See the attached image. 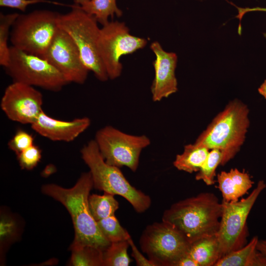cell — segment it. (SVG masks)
I'll use <instances>...</instances> for the list:
<instances>
[{
    "instance_id": "6da1fadb",
    "label": "cell",
    "mask_w": 266,
    "mask_h": 266,
    "mask_svg": "<svg viewBox=\"0 0 266 266\" xmlns=\"http://www.w3.org/2000/svg\"><path fill=\"white\" fill-rule=\"evenodd\" d=\"M93 183L90 171L83 173L69 189L54 184L42 186V192L62 203L71 215L75 235L72 245H89L102 250L110 242L100 232L90 210L88 199Z\"/></svg>"
},
{
    "instance_id": "7a4b0ae2",
    "label": "cell",
    "mask_w": 266,
    "mask_h": 266,
    "mask_svg": "<svg viewBox=\"0 0 266 266\" xmlns=\"http://www.w3.org/2000/svg\"><path fill=\"white\" fill-rule=\"evenodd\" d=\"M222 212V202L217 196L203 192L172 204L163 213L162 221L172 226L191 243L216 234Z\"/></svg>"
},
{
    "instance_id": "3957f363",
    "label": "cell",
    "mask_w": 266,
    "mask_h": 266,
    "mask_svg": "<svg viewBox=\"0 0 266 266\" xmlns=\"http://www.w3.org/2000/svg\"><path fill=\"white\" fill-rule=\"evenodd\" d=\"M249 109L238 100L229 102L197 138L195 143L209 150H219L221 166L232 159L243 144L249 126Z\"/></svg>"
},
{
    "instance_id": "277c9868",
    "label": "cell",
    "mask_w": 266,
    "mask_h": 266,
    "mask_svg": "<svg viewBox=\"0 0 266 266\" xmlns=\"http://www.w3.org/2000/svg\"><path fill=\"white\" fill-rule=\"evenodd\" d=\"M81 158L90 169L93 187L125 199L135 211L141 213L151 204L150 197L132 185L120 168L107 164L94 139L81 148Z\"/></svg>"
},
{
    "instance_id": "5b68a950",
    "label": "cell",
    "mask_w": 266,
    "mask_h": 266,
    "mask_svg": "<svg viewBox=\"0 0 266 266\" xmlns=\"http://www.w3.org/2000/svg\"><path fill=\"white\" fill-rule=\"evenodd\" d=\"M70 7L71 9L69 12L59 14V27L72 38L88 69L93 72L99 80L105 82L109 78L98 50L100 31L98 22L94 17L74 4Z\"/></svg>"
},
{
    "instance_id": "8992f818",
    "label": "cell",
    "mask_w": 266,
    "mask_h": 266,
    "mask_svg": "<svg viewBox=\"0 0 266 266\" xmlns=\"http://www.w3.org/2000/svg\"><path fill=\"white\" fill-rule=\"evenodd\" d=\"M59 14L45 9L19 14L10 31L12 46L42 57L59 29Z\"/></svg>"
},
{
    "instance_id": "52a82bcc",
    "label": "cell",
    "mask_w": 266,
    "mask_h": 266,
    "mask_svg": "<svg viewBox=\"0 0 266 266\" xmlns=\"http://www.w3.org/2000/svg\"><path fill=\"white\" fill-rule=\"evenodd\" d=\"M266 188L265 181L260 180L247 197L234 202L222 200V215L216 234L221 258L247 243V218L258 197Z\"/></svg>"
},
{
    "instance_id": "ba28073f",
    "label": "cell",
    "mask_w": 266,
    "mask_h": 266,
    "mask_svg": "<svg viewBox=\"0 0 266 266\" xmlns=\"http://www.w3.org/2000/svg\"><path fill=\"white\" fill-rule=\"evenodd\" d=\"M13 82L59 92L69 84L63 74L44 58L12 46L8 62L4 67Z\"/></svg>"
},
{
    "instance_id": "9c48e42d",
    "label": "cell",
    "mask_w": 266,
    "mask_h": 266,
    "mask_svg": "<svg viewBox=\"0 0 266 266\" xmlns=\"http://www.w3.org/2000/svg\"><path fill=\"white\" fill-rule=\"evenodd\" d=\"M139 245L156 266H176L187 254L190 243L172 226L162 221L147 226L140 236Z\"/></svg>"
},
{
    "instance_id": "30bf717a",
    "label": "cell",
    "mask_w": 266,
    "mask_h": 266,
    "mask_svg": "<svg viewBox=\"0 0 266 266\" xmlns=\"http://www.w3.org/2000/svg\"><path fill=\"white\" fill-rule=\"evenodd\" d=\"M94 140L107 164L126 166L133 172L138 168L142 151L151 143L145 135L127 133L109 125L99 130Z\"/></svg>"
},
{
    "instance_id": "8fae6325",
    "label": "cell",
    "mask_w": 266,
    "mask_h": 266,
    "mask_svg": "<svg viewBox=\"0 0 266 266\" xmlns=\"http://www.w3.org/2000/svg\"><path fill=\"white\" fill-rule=\"evenodd\" d=\"M147 43L145 38L132 35L124 22L111 21L102 26L98 47L109 79H115L121 74V56L144 48Z\"/></svg>"
},
{
    "instance_id": "7c38bea8",
    "label": "cell",
    "mask_w": 266,
    "mask_h": 266,
    "mask_svg": "<svg viewBox=\"0 0 266 266\" xmlns=\"http://www.w3.org/2000/svg\"><path fill=\"white\" fill-rule=\"evenodd\" d=\"M41 57L59 71L69 83L85 82L89 70L72 38L60 28Z\"/></svg>"
},
{
    "instance_id": "4fadbf2b",
    "label": "cell",
    "mask_w": 266,
    "mask_h": 266,
    "mask_svg": "<svg viewBox=\"0 0 266 266\" xmlns=\"http://www.w3.org/2000/svg\"><path fill=\"white\" fill-rule=\"evenodd\" d=\"M43 96L33 86L13 82L5 89L0 107L10 120L23 124L34 122L42 110Z\"/></svg>"
},
{
    "instance_id": "5bb4252c",
    "label": "cell",
    "mask_w": 266,
    "mask_h": 266,
    "mask_svg": "<svg viewBox=\"0 0 266 266\" xmlns=\"http://www.w3.org/2000/svg\"><path fill=\"white\" fill-rule=\"evenodd\" d=\"M150 48L156 57L153 63L155 76L151 93L153 100L158 102L168 98L178 90L175 73L177 56L175 53L164 50L158 41L152 42Z\"/></svg>"
},
{
    "instance_id": "9a60e30c",
    "label": "cell",
    "mask_w": 266,
    "mask_h": 266,
    "mask_svg": "<svg viewBox=\"0 0 266 266\" xmlns=\"http://www.w3.org/2000/svg\"><path fill=\"white\" fill-rule=\"evenodd\" d=\"M90 125L87 117L63 121L52 118L42 111L31 126L34 131L50 140L68 142L75 140Z\"/></svg>"
},
{
    "instance_id": "2e32d148",
    "label": "cell",
    "mask_w": 266,
    "mask_h": 266,
    "mask_svg": "<svg viewBox=\"0 0 266 266\" xmlns=\"http://www.w3.org/2000/svg\"><path fill=\"white\" fill-rule=\"evenodd\" d=\"M218 186L223 200L227 202L238 201L252 187L254 182L249 174L244 170L232 168L228 171H222L217 175Z\"/></svg>"
},
{
    "instance_id": "e0dca14e",
    "label": "cell",
    "mask_w": 266,
    "mask_h": 266,
    "mask_svg": "<svg viewBox=\"0 0 266 266\" xmlns=\"http://www.w3.org/2000/svg\"><path fill=\"white\" fill-rule=\"evenodd\" d=\"M258 240L254 236L242 248L221 257L215 266H266V256L257 248Z\"/></svg>"
},
{
    "instance_id": "ac0fdd59",
    "label": "cell",
    "mask_w": 266,
    "mask_h": 266,
    "mask_svg": "<svg viewBox=\"0 0 266 266\" xmlns=\"http://www.w3.org/2000/svg\"><path fill=\"white\" fill-rule=\"evenodd\" d=\"M187 254L198 266H215L221 258L216 235L204 237L190 243Z\"/></svg>"
},
{
    "instance_id": "d6986e66",
    "label": "cell",
    "mask_w": 266,
    "mask_h": 266,
    "mask_svg": "<svg viewBox=\"0 0 266 266\" xmlns=\"http://www.w3.org/2000/svg\"><path fill=\"white\" fill-rule=\"evenodd\" d=\"M209 150L196 143L187 144L182 153L176 155L173 164L179 170L192 173L198 172L206 160Z\"/></svg>"
},
{
    "instance_id": "ffe728a7",
    "label": "cell",
    "mask_w": 266,
    "mask_h": 266,
    "mask_svg": "<svg viewBox=\"0 0 266 266\" xmlns=\"http://www.w3.org/2000/svg\"><path fill=\"white\" fill-rule=\"evenodd\" d=\"M74 4L87 14L94 17L102 26L107 24L109 17H120L122 12L117 6L116 0H73Z\"/></svg>"
},
{
    "instance_id": "44dd1931",
    "label": "cell",
    "mask_w": 266,
    "mask_h": 266,
    "mask_svg": "<svg viewBox=\"0 0 266 266\" xmlns=\"http://www.w3.org/2000/svg\"><path fill=\"white\" fill-rule=\"evenodd\" d=\"M114 195L104 192L102 195L89 196L88 202L90 211L96 222L115 215L119 207Z\"/></svg>"
},
{
    "instance_id": "7402d4cb",
    "label": "cell",
    "mask_w": 266,
    "mask_h": 266,
    "mask_svg": "<svg viewBox=\"0 0 266 266\" xmlns=\"http://www.w3.org/2000/svg\"><path fill=\"white\" fill-rule=\"evenodd\" d=\"M70 265L73 266H103V250L89 245H71Z\"/></svg>"
},
{
    "instance_id": "603a6c76",
    "label": "cell",
    "mask_w": 266,
    "mask_h": 266,
    "mask_svg": "<svg viewBox=\"0 0 266 266\" xmlns=\"http://www.w3.org/2000/svg\"><path fill=\"white\" fill-rule=\"evenodd\" d=\"M128 240L112 242L103 251V266H128L131 262Z\"/></svg>"
},
{
    "instance_id": "cb8c5ba5",
    "label": "cell",
    "mask_w": 266,
    "mask_h": 266,
    "mask_svg": "<svg viewBox=\"0 0 266 266\" xmlns=\"http://www.w3.org/2000/svg\"><path fill=\"white\" fill-rule=\"evenodd\" d=\"M97 222L100 232L110 243L128 240L131 237L129 232L121 225L115 215Z\"/></svg>"
},
{
    "instance_id": "d4e9b609",
    "label": "cell",
    "mask_w": 266,
    "mask_h": 266,
    "mask_svg": "<svg viewBox=\"0 0 266 266\" xmlns=\"http://www.w3.org/2000/svg\"><path fill=\"white\" fill-rule=\"evenodd\" d=\"M19 14L17 13L0 14V65L3 67L7 64L9 58L10 47L8 46V40L10 37V29Z\"/></svg>"
},
{
    "instance_id": "484cf974",
    "label": "cell",
    "mask_w": 266,
    "mask_h": 266,
    "mask_svg": "<svg viewBox=\"0 0 266 266\" xmlns=\"http://www.w3.org/2000/svg\"><path fill=\"white\" fill-rule=\"evenodd\" d=\"M222 160V154L219 150H211L197 172L195 179L197 180H202L208 186L214 185L215 182L214 178L216 176V169L218 166L221 165Z\"/></svg>"
},
{
    "instance_id": "4316f807",
    "label": "cell",
    "mask_w": 266,
    "mask_h": 266,
    "mask_svg": "<svg viewBox=\"0 0 266 266\" xmlns=\"http://www.w3.org/2000/svg\"><path fill=\"white\" fill-rule=\"evenodd\" d=\"M16 155L22 169L32 170L40 162L41 150L38 146L33 144Z\"/></svg>"
},
{
    "instance_id": "83f0119b",
    "label": "cell",
    "mask_w": 266,
    "mask_h": 266,
    "mask_svg": "<svg viewBox=\"0 0 266 266\" xmlns=\"http://www.w3.org/2000/svg\"><path fill=\"white\" fill-rule=\"evenodd\" d=\"M34 144V138L29 133L21 129L18 130L8 141L9 148L16 155Z\"/></svg>"
},
{
    "instance_id": "f1b7e54d",
    "label": "cell",
    "mask_w": 266,
    "mask_h": 266,
    "mask_svg": "<svg viewBox=\"0 0 266 266\" xmlns=\"http://www.w3.org/2000/svg\"><path fill=\"white\" fill-rule=\"evenodd\" d=\"M42 2L61 4L58 2H51L46 0H0V6L15 8L22 12H25L29 5Z\"/></svg>"
},
{
    "instance_id": "f546056e",
    "label": "cell",
    "mask_w": 266,
    "mask_h": 266,
    "mask_svg": "<svg viewBox=\"0 0 266 266\" xmlns=\"http://www.w3.org/2000/svg\"><path fill=\"white\" fill-rule=\"evenodd\" d=\"M128 241L132 250V256L137 266H156L153 262L149 259H147L140 252L132 237Z\"/></svg>"
},
{
    "instance_id": "4dcf8cb0",
    "label": "cell",
    "mask_w": 266,
    "mask_h": 266,
    "mask_svg": "<svg viewBox=\"0 0 266 266\" xmlns=\"http://www.w3.org/2000/svg\"><path fill=\"white\" fill-rule=\"evenodd\" d=\"M237 8L238 9V14L236 16V17L239 19L240 21H241L244 15L248 12L256 11H266V7H254V8H240V7H237Z\"/></svg>"
},
{
    "instance_id": "1f68e13d",
    "label": "cell",
    "mask_w": 266,
    "mask_h": 266,
    "mask_svg": "<svg viewBox=\"0 0 266 266\" xmlns=\"http://www.w3.org/2000/svg\"><path fill=\"white\" fill-rule=\"evenodd\" d=\"M176 266H198V265L191 257L187 254L178 261Z\"/></svg>"
},
{
    "instance_id": "d6a6232c",
    "label": "cell",
    "mask_w": 266,
    "mask_h": 266,
    "mask_svg": "<svg viewBox=\"0 0 266 266\" xmlns=\"http://www.w3.org/2000/svg\"><path fill=\"white\" fill-rule=\"evenodd\" d=\"M257 248L262 253L266 256V239H259L257 244Z\"/></svg>"
},
{
    "instance_id": "836d02e7",
    "label": "cell",
    "mask_w": 266,
    "mask_h": 266,
    "mask_svg": "<svg viewBox=\"0 0 266 266\" xmlns=\"http://www.w3.org/2000/svg\"><path fill=\"white\" fill-rule=\"evenodd\" d=\"M258 91L260 94L266 99V79L258 88Z\"/></svg>"
}]
</instances>
